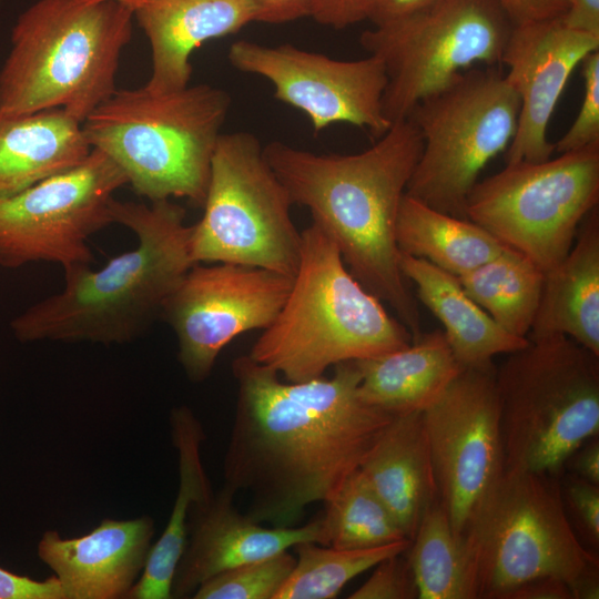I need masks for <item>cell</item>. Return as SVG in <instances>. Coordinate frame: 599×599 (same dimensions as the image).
Returning a JSON list of instances; mask_svg holds the SVG:
<instances>
[{"label": "cell", "instance_id": "6da1fadb", "mask_svg": "<svg viewBox=\"0 0 599 599\" xmlns=\"http://www.w3.org/2000/svg\"><path fill=\"white\" fill-rule=\"evenodd\" d=\"M333 368L331 377L284 382L250 355L233 361L237 395L223 487L247 497L251 520L298 526L308 506L359 469L396 415L362 399L355 361Z\"/></svg>", "mask_w": 599, "mask_h": 599}, {"label": "cell", "instance_id": "7a4b0ae2", "mask_svg": "<svg viewBox=\"0 0 599 599\" xmlns=\"http://www.w3.org/2000/svg\"><path fill=\"white\" fill-rule=\"evenodd\" d=\"M422 148L408 118L354 154H317L280 141L263 146L292 203L309 210L349 273L394 309L413 341L422 334L420 315L399 267L396 224Z\"/></svg>", "mask_w": 599, "mask_h": 599}, {"label": "cell", "instance_id": "3957f363", "mask_svg": "<svg viewBox=\"0 0 599 599\" xmlns=\"http://www.w3.org/2000/svg\"><path fill=\"white\" fill-rule=\"evenodd\" d=\"M111 215L135 234V247L100 270L89 265L64 272L60 292L12 321L19 341L122 344L161 316L164 302L195 264L186 212L172 200L145 204L114 199Z\"/></svg>", "mask_w": 599, "mask_h": 599}, {"label": "cell", "instance_id": "277c9868", "mask_svg": "<svg viewBox=\"0 0 599 599\" xmlns=\"http://www.w3.org/2000/svg\"><path fill=\"white\" fill-rule=\"evenodd\" d=\"M290 293L250 356L287 382L323 376L337 364L385 355L413 342L407 327L348 271L316 223L301 232Z\"/></svg>", "mask_w": 599, "mask_h": 599}, {"label": "cell", "instance_id": "5b68a950", "mask_svg": "<svg viewBox=\"0 0 599 599\" xmlns=\"http://www.w3.org/2000/svg\"><path fill=\"white\" fill-rule=\"evenodd\" d=\"M133 20L119 1L31 4L12 28L0 70V115L60 109L82 123L116 91Z\"/></svg>", "mask_w": 599, "mask_h": 599}, {"label": "cell", "instance_id": "8992f818", "mask_svg": "<svg viewBox=\"0 0 599 599\" xmlns=\"http://www.w3.org/2000/svg\"><path fill=\"white\" fill-rule=\"evenodd\" d=\"M231 103L229 92L210 84L171 92L116 89L85 118L82 131L138 195L150 202L185 199L202 207Z\"/></svg>", "mask_w": 599, "mask_h": 599}, {"label": "cell", "instance_id": "52a82bcc", "mask_svg": "<svg viewBox=\"0 0 599 599\" xmlns=\"http://www.w3.org/2000/svg\"><path fill=\"white\" fill-rule=\"evenodd\" d=\"M505 469L557 475L599 432V355L568 336H528L495 370Z\"/></svg>", "mask_w": 599, "mask_h": 599}, {"label": "cell", "instance_id": "ba28073f", "mask_svg": "<svg viewBox=\"0 0 599 599\" xmlns=\"http://www.w3.org/2000/svg\"><path fill=\"white\" fill-rule=\"evenodd\" d=\"M555 476L505 469L481 501L463 537L474 599H506L544 577L566 581L573 595L582 578L599 571L598 557L569 521Z\"/></svg>", "mask_w": 599, "mask_h": 599}, {"label": "cell", "instance_id": "9c48e42d", "mask_svg": "<svg viewBox=\"0 0 599 599\" xmlns=\"http://www.w3.org/2000/svg\"><path fill=\"white\" fill-rule=\"evenodd\" d=\"M498 67L470 68L413 108L407 118L423 148L407 195L467 219L466 201L480 172L506 152L517 130L520 99Z\"/></svg>", "mask_w": 599, "mask_h": 599}, {"label": "cell", "instance_id": "30bf717a", "mask_svg": "<svg viewBox=\"0 0 599 599\" xmlns=\"http://www.w3.org/2000/svg\"><path fill=\"white\" fill-rule=\"evenodd\" d=\"M292 205L258 139L243 131L222 133L203 215L192 225V260L262 267L293 277L302 235L293 223Z\"/></svg>", "mask_w": 599, "mask_h": 599}, {"label": "cell", "instance_id": "8fae6325", "mask_svg": "<svg viewBox=\"0 0 599 599\" xmlns=\"http://www.w3.org/2000/svg\"><path fill=\"white\" fill-rule=\"evenodd\" d=\"M514 24L496 0H436L359 37L386 74L383 111L406 119L424 98L474 67H498Z\"/></svg>", "mask_w": 599, "mask_h": 599}, {"label": "cell", "instance_id": "7c38bea8", "mask_svg": "<svg viewBox=\"0 0 599 599\" xmlns=\"http://www.w3.org/2000/svg\"><path fill=\"white\" fill-rule=\"evenodd\" d=\"M598 203L599 142L542 162L506 164L477 181L465 212L546 273L569 252Z\"/></svg>", "mask_w": 599, "mask_h": 599}, {"label": "cell", "instance_id": "4fadbf2b", "mask_svg": "<svg viewBox=\"0 0 599 599\" xmlns=\"http://www.w3.org/2000/svg\"><path fill=\"white\" fill-rule=\"evenodd\" d=\"M126 184L120 167L91 149L81 164L0 199V265L49 262L63 273L91 265L88 241L113 224L114 193Z\"/></svg>", "mask_w": 599, "mask_h": 599}, {"label": "cell", "instance_id": "5bb4252c", "mask_svg": "<svg viewBox=\"0 0 599 599\" xmlns=\"http://www.w3.org/2000/svg\"><path fill=\"white\" fill-rule=\"evenodd\" d=\"M495 370L463 368L423 412L438 500L461 538L505 471Z\"/></svg>", "mask_w": 599, "mask_h": 599}, {"label": "cell", "instance_id": "9a60e30c", "mask_svg": "<svg viewBox=\"0 0 599 599\" xmlns=\"http://www.w3.org/2000/svg\"><path fill=\"white\" fill-rule=\"evenodd\" d=\"M196 263L163 304L161 316L177 339V359L191 382L206 379L235 337L266 328L293 277L262 267Z\"/></svg>", "mask_w": 599, "mask_h": 599}, {"label": "cell", "instance_id": "2e32d148", "mask_svg": "<svg viewBox=\"0 0 599 599\" xmlns=\"http://www.w3.org/2000/svg\"><path fill=\"white\" fill-rule=\"evenodd\" d=\"M227 59L236 70L270 81L275 99L302 111L315 133L348 123L378 139L393 124L383 111L385 70L374 55L337 60L290 43L237 40Z\"/></svg>", "mask_w": 599, "mask_h": 599}, {"label": "cell", "instance_id": "e0dca14e", "mask_svg": "<svg viewBox=\"0 0 599 599\" xmlns=\"http://www.w3.org/2000/svg\"><path fill=\"white\" fill-rule=\"evenodd\" d=\"M599 50V38L568 28L560 18L514 26L502 51L505 79L520 99L506 164L542 162L555 152L547 130L573 70Z\"/></svg>", "mask_w": 599, "mask_h": 599}, {"label": "cell", "instance_id": "ac0fdd59", "mask_svg": "<svg viewBox=\"0 0 599 599\" xmlns=\"http://www.w3.org/2000/svg\"><path fill=\"white\" fill-rule=\"evenodd\" d=\"M234 496L223 487L219 494L193 506L185 548L172 582V598L192 597L217 573L272 557L298 544L326 546L322 517L295 527H266L240 512Z\"/></svg>", "mask_w": 599, "mask_h": 599}, {"label": "cell", "instance_id": "d6986e66", "mask_svg": "<svg viewBox=\"0 0 599 599\" xmlns=\"http://www.w3.org/2000/svg\"><path fill=\"white\" fill-rule=\"evenodd\" d=\"M153 535L149 516L104 519L78 538L45 531L38 556L59 579L65 599L125 598L144 569Z\"/></svg>", "mask_w": 599, "mask_h": 599}, {"label": "cell", "instance_id": "ffe728a7", "mask_svg": "<svg viewBox=\"0 0 599 599\" xmlns=\"http://www.w3.org/2000/svg\"><path fill=\"white\" fill-rule=\"evenodd\" d=\"M124 4L150 42L152 72L144 87L156 92L187 87L196 49L253 22L246 0H128Z\"/></svg>", "mask_w": 599, "mask_h": 599}, {"label": "cell", "instance_id": "44dd1931", "mask_svg": "<svg viewBox=\"0 0 599 599\" xmlns=\"http://www.w3.org/2000/svg\"><path fill=\"white\" fill-rule=\"evenodd\" d=\"M359 471L412 540L424 514L438 499L423 413L396 414Z\"/></svg>", "mask_w": 599, "mask_h": 599}, {"label": "cell", "instance_id": "7402d4cb", "mask_svg": "<svg viewBox=\"0 0 599 599\" xmlns=\"http://www.w3.org/2000/svg\"><path fill=\"white\" fill-rule=\"evenodd\" d=\"M549 334L568 336L599 355L598 206L581 222L569 252L545 273L528 336Z\"/></svg>", "mask_w": 599, "mask_h": 599}, {"label": "cell", "instance_id": "603a6c76", "mask_svg": "<svg viewBox=\"0 0 599 599\" xmlns=\"http://www.w3.org/2000/svg\"><path fill=\"white\" fill-rule=\"evenodd\" d=\"M355 362L362 399L393 414L423 413L463 369L440 329L422 333L404 348Z\"/></svg>", "mask_w": 599, "mask_h": 599}, {"label": "cell", "instance_id": "cb8c5ba5", "mask_svg": "<svg viewBox=\"0 0 599 599\" xmlns=\"http://www.w3.org/2000/svg\"><path fill=\"white\" fill-rule=\"evenodd\" d=\"M399 267L412 281L419 301L440 321L448 345L463 368L493 363L528 344L501 328L465 292L458 277L426 260L399 253Z\"/></svg>", "mask_w": 599, "mask_h": 599}, {"label": "cell", "instance_id": "d4e9b609", "mask_svg": "<svg viewBox=\"0 0 599 599\" xmlns=\"http://www.w3.org/2000/svg\"><path fill=\"white\" fill-rule=\"evenodd\" d=\"M82 123L60 109L0 115V199L81 164Z\"/></svg>", "mask_w": 599, "mask_h": 599}, {"label": "cell", "instance_id": "484cf974", "mask_svg": "<svg viewBox=\"0 0 599 599\" xmlns=\"http://www.w3.org/2000/svg\"><path fill=\"white\" fill-rule=\"evenodd\" d=\"M173 444L179 456V489L167 525L152 545L144 569L128 599H170L177 564L184 551L187 521L193 506L212 497L213 490L202 463L203 426L186 406L170 416Z\"/></svg>", "mask_w": 599, "mask_h": 599}, {"label": "cell", "instance_id": "4316f807", "mask_svg": "<svg viewBox=\"0 0 599 599\" xmlns=\"http://www.w3.org/2000/svg\"><path fill=\"white\" fill-rule=\"evenodd\" d=\"M399 252L460 276L498 256L506 247L468 219L437 211L405 193L397 216Z\"/></svg>", "mask_w": 599, "mask_h": 599}, {"label": "cell", "instance_id": "83f0119b", "mask_svg": "<svg viewBox=\"0 0 599 599\" xmlns=\"http://www.w3.org/2000/svg\"><path fill=\"white\" fill-rule=\"evenodd\" d=\"M457 277L469 297L501 328L518 337L528 336L545 280V273L530 258L506 247Z\"/></svg>", "mask_w": 599, "mask_h": 599}, {"label": "cell", "instance_id": "f1b7e54d", "mask_svg": "<svg viewBox=\"0 0 599 599\" xmlns=\"http://www.w3.org/2000/svg\"><path fill=\"white\" fill-rule=\"evenodd\" d=\"M418 599H474L464 538L437 499L424 514L406 550Z\"/></svg>", "mask_w": 599, "mask_h": 599}, {"label": "cell", "instance_id": "f546056e", "mask_svg": "<svg viewBox=\"0 0 599 599\" xmlns=\"http://www.w3.org/2000/svg\"><path fill=\"white\" fill-rule=\"evenodd\" d=\"M324 504L326 546L366 549L408 539L359 469Z\"/></svg>", "mask_w": 599, "mask_h": 599}, {"label": "cell", "instance_id": "4dcf8cb0", "mask_svg": "<svg viewBox=\"0 0 599 599\" xmlns=\"http://www.w3.org/2000/svg\"><path fill=\"white\" fill-rule=\"evenodd\" d=\"M409 539L366 549H338L302 542L295 566L274 599H332L358 575L408 549Z\"/></svg>", "mask_w": 599, "mask_h": 599}, {"label": "cell", "instance_id": "1f68e13d", "mask_svg": "<svg viewBox=\"0 0 599 599\" xmlns=\"http://www.w3.org/2000/svg\"><path fill=\"white\" fill-rule=\"evenodd\" d=\"M290 550L224 570L203 582L192 598L274 599L295 566Z\"/></svg>", "mask_w": 599, "mask_h": 599}, {"label": "cell", "instance_id": "d6a6232c", "mask_svg": "<svg viewBox=\"0 0 599 599\" xmlns=\"http://www.w3.org/2000/svg\"><path fill=\"white\" fill-rule=\"evenodd\" d=\"M580 65L583 78L582 102L570 128L554 144L557 153L599 142V50L588 54Z\"/></svg>", "mask_w": 599, "mask_h": 599}, {"label": "cell", "instance_id": "836d02e7", "mask_svg": "<svg viewBox=\"0 0 599 599\" xmlns=\"http://www.w3.org/2000/svg\"><path fill=\"white\" fill-rule=\"evenodd\" d=\"M349 599H416L417 585L406 551L384 559Z\"/></svg>", "mask_w": 599, "mask_h": 599}, {"label": "cell", "instance_id": "e575fe53", "mask_svg": "<svg viewBox=\"0 0 599 599\" xmlns=\"http://www.w3.org/2000/svg\"><path fill=\"white\" fill-rule=\"evenodd\" d=\"M565 506L569 507L582 534L592 545L599 544V485L571 476L561 486Z\"/></svg>", "mask_w": 599, "mask_h": 599}, {"label": "cell", "instance_id": "d590c367", "mask_svg": "<svg viewBox=\"0 0 599 599\" xmlns=\"http://www.w3.org/2000/svg\"><path fill=\"white\" fill-rule=\"evenodd\" d=\"M0 599H65L55 576L35 580L0 567Z\"/></svg>", "mask_w": 599, "mask_h": 599}, {"label": "cell", "instance_id": "8d00e7d4", "mask_svg": "<svg viewBox=\"0 0 599 599\" xmlns=\"http://www.w3.org/2000/svg\"><path fill=\"white\" fill-rule=\"evenodd\" d=\"M370 0H314L312 18L319 24L344 29L367 20Z\"/></svg>", "mask_w": 599, "mask_h": 599}, {"label": "cell", "instance_id": "74e56055", "mask_svg": "<svg viewBox=\"0 0 599 599\" xmlns=\"http://www.w3.org/2000/svg\"><path fill=\"white\" fill-rule=\"evenodd\" d=\"M253 22L280 24L312 17L314 0H246Z\"/></svg>", "mask_w": 599, "mask_h": 599}, {"label": "cell", "instance_id": "f35d334b", "mask_svg": "<svg viewBox=\"0 0 599 599\" xmlns=\"http://www.w3.org/2000/svg\"><path fill=\"white\" fill-rule=\"evenodd\" d=\"M514 26L560 18L568 0H496Z\"/></svg>", "mask_w": 599, "mask_h": 599}, {"label": "cell", "instance_id": "ab89813d", "mask_svg": "<svg viewBox=\"0 0 599 599\" xmlns=\"http://www.w3.org/2000/svg\"><path fill=\"white\" fill-rule=\"evenodd\" d=\"M560 20L572 30L599 38V0H568Z\"/></svg>", "mask_w": 599, "mask_h": 599}, {"label": "cell", "instance_id": "60d3db41", "mask_svg": "<svg viewBox=\"0 0 599 599\" xmlns=\"http://www.w3.org/2000/svg\"><path fill=\"white\" fill-rule=\"evenodd\" d=\"M506 599H573V595L566 581L544 577L519 586Z\"/></svg>", "mask_w": 599, "mask_h": 599}, {"label": "cell", "instance_id": "b9f144b4", "mask_svg": "<svg viewBox=\"0 0 599 599\" xmlns=\"http://www.w3.org/2000/svg\"><path fill=\"white\" fill-rule=\"evenodd\" d=\"M573 476L599 485V440L598 436L579 446L566 460Z\"/></svg>", "mask_w": 599, "mask_h": 599}, {"label": "cell", "instance_id": "7bdbcfd3", "mask_svg": "<svg viewBox=\"0 0 599 599\" xmlns=\"http://www.w3.org/2000/svg\"><path fill=\"white\" fill-rule=\"evenodd\" d=\"M434 1L436 0H370L367 20L373 26H379L422 9Z\"/></svg>", "mask_w": 599, "mask_h": 599}, {"label": "cell", "instance_id": "ee69618b", "mask_svg": "<svg viewBox=\"0 0 599 599\" xmlns=\"http://www.w3.org/2000/svg\"><path fill=\"white\" fill-rule=\"evenodd\" d=\"M79 2H83V3H95V2H105V1H119V2H126L128 0H77Z\"/></svg>", "mask_w": 599, "mask_h": 599}]
</instances>
